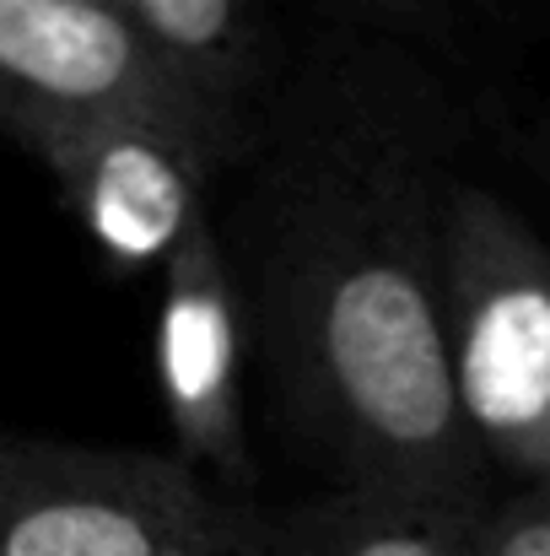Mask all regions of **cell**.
Returning <instances> with one entry per match:
<instances>
[{"mask_svg": "<svg viewBox=\"0 0 550 556\" xmlns=\"http://www.w3.org/2000/svg\"><path fill=\"white\" fill-rule=\"evenodd\" d=\"M157 378L179 459L221 497H248V325L232 287L216 205L183 227L179 249L163 265Z\"/></svg>", "mask_w": 550, "mask_h": 556, "instance_id": "5b68a950", "label": "cell"}, {"mask_svg": "<svg viewBox=\"0 0 550 556\" xmlns=\"http://www.w3.org/2000/svg\"><path fill=\"white\" fill-rule=\"evenodd\" d=\"M443 325L486 476L550 486V243L470 174L443 189Z\"/></svg>", "mask_w": 550, "mask_h": 556, "instance_id": "7a4b0ae2", "label": "cell"}, {"mask_svg": "<svg viewBox=\"0 0 550 556\" xmlns=\"http://www.w3.org/2000/svg\"><path fill=\"white\" fill-rule=\"evenodd\" d=\"M27 152L54 174L71 216L119 270L168 265L183 227L216 205L232 179V157L189 130L168 125H81L27 141Z\"/></svg>", "mask_w": 550, "mask_h": 556, "instance_id": "8992f818", "label": "cell"}, {"mask_svg": "<svg viewBox=\"0 0 550 556\" xmlns=\"http://www.w3.org/2000/svg\"><path fill=\"white\" fill-rule=\"evenodd\" d=\"M189 81V92L248 147L276 109L292 60L270 0H114Z\"/></svg>", "mask_w": 550, "mask_h": 556, "instance_id": "52a82bcc", "label": "cell"}, {"mask_svg": "<svg viewBox=\"0 0 550 556\" xmlns=\"http://www.w3.org/2000/svg\"><path fill=\"white\" fill-rule=\"evenodd\" d=\"M486 497L330 486L270 514V556H486Z\"/></svg>", "mask_w": 550, "mask_h": 556, "instance_id": "ba28073f", "label": "cell"}, {"mask_svg": "<svg viewBox=\"0 0 550 556\" xmlns=\"http://www.w3.org/2000/svg\"><path fill=\"white\" fill-rule=\"evenodd\" d=\"M405 54L292 65L216 222L281 448L330 486L486 497L443 325V92Z\"/></svg>", "mask_w": 550, "mask_h": 556, "instance_id": "6da1fadb", "label": "cell"}, {"mask_svg": "<svg viewBox=\"0 0 550 556\" xmlns=\"http://www.w3.org/2000/svg\"><path fill=\"white\" fill-rule=\"evenodd\" d=\"M232 503L179 454L0 432V556H194Z\"/></svg>", "mask_w": 550, "mask_h": 556, "instance_id": "277c9868", "label": "cell"}, {"mask_svg": "<svg viewBox=\"0 0 550 556\" xmlns=\"http://www.w3.org/2000/svg\"><path fill=\"white\" fill-rule=\"evenodd\" d=\"M119 119L205 136L238 168L254 152L114 0H0V125L27 147Z\"/></svg>", "mask_w": 550, "mask_h": 556, "instance_id": "3957f363", "label": "cell"}, {"mask_svg": "<svg viewBox=\"0 0 550 556\" xmlns=\"http://www.w3.org/2000/svg\"><path fill=\"white\" fill-rule=\"evenodd\" d=\"M330 22L351 27L357 38L426 49V43H459L470 11L481 0H314Z\"/></svg>", "mask_w": 550, "mask_h": 556, "instance_id": "9c48e42d", "label": "cell"}, {"mask_svg": "<svg viewBox=\"0 0 550 556\" xmlns=\"http://www.w3.org/2000/svg\"><path fill=\"white\" fill-rule=\"evenodd\" d=\"M194 556H270V514L254 508L248 497H238L227 508V519L216 525V535Z\"/></svg>", "mask_w": 550, "mask_h": 556, "instance_id": "8fae6325", "label": "cell"}, {"mask_svg": "<svg viewBox=\"0 0 550 556\" xmlns=\"http://www.w3.org/2000/svg\"><path fill=\"white\" fill-rule=\"evenodd\" d=\"M486 556H550V486H519L491 497Z\"/></svg>", "mask_w": 550, "mask_h": 556, "instance_id": "30bf717a", "label": "cell"}]
</instances>
